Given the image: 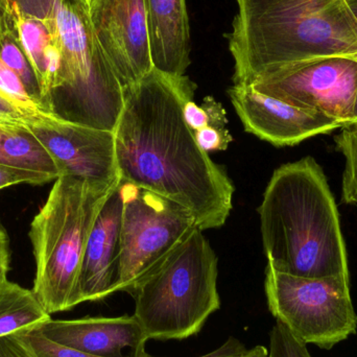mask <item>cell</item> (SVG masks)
I'll return each mask as SVG.
<instances>
[{"mask_svg": "<svg viewBox=\"0 0 357 357\" xmlns=\"http://www.w3.org/2000/svg\"><path fill=\"white\" fill-rule=\"evenodd\" d=\"M13 1L14 0H0V37L15 31Z\"/></svg>", "mask_w": 357, "mask_h": 357, "instance_id": "4316f807", "label": "cell"}, {"mask_svg": "<svg viewBox=\"0 0 357 357\" xmlns=\"http://www.w3.org/2000/svg\"><path fill=\"white\" fill-rule=\"evenodd\" d=\"M56 176L0 162V190L18 184L43 185L56 180Z\"/></svg>", "mask_w": 357, "mask_h": 357, "instance_id": "603a6c76", "label": "cell"}, {"mask_svg": "<svg viewBox=\"0 0 357 357\" xmlns=\"http://www.w3.org/2000/svg\"><path fill=\"white\" fill-rule=\"evenodd\" d=\"M195 89L187 75L154 67L125 90L115 152L121 181L184 206L204 231L224 226L234 186L185 123L183 108L195 98Z\"/></svg>", "mask_w": 357, "mask_h": 357, "instance_id": "6da1fadb", "label": "cell"}, {"mask_svg": "<svg viewBox=\"0 0 357 357\" xmlns=\"http://www.w3.org/2000/svg\"><path fill=\"white\" fill-rule=\"evenodd\" d=\"M0 125L43 126L37 119L23 110L3 92L0 91ZM45 127V126H44Z\"/></svg>", "mask_w": 357, "mask_h": 357, "instance_id": "cb8c5ba5", "label": "cell"}, {"mask_svg": "<svg viewBox=\"0 0 357 357\" xmlns=\"http://www.w3.org/2000/svg\"><path fill=\"white\" fill-rule=\"evenodd\" d=\"M258 212L268 266L306 278L350 276L337 204L312 157L274 172Z\"/></svg>", "mask_w": 357, "mask_h": 357, "instance_id": "7a4b0ae2", "label": "cell"}, {"mask_svg": "<svg viewBox=\"0 0 357 357\" xmlns=\"http://www.w3.org/2000/svg\"><path fill=\"white\" fill-rule=\"evenodd\" d=\"M75 1L79 2V4H82V6H83L84 8H85L86 10H88V8H89L90 2H91V0H75Z\"/></svg>", "mask_w": 357, "mask_h": 357, "instance_id": "1f68e13d", "label": "cell"}, {"mask_svg": "<svg viewBox=\"0 0 357 357\" xmlns=\"http://www.w3.org/2000/svg\"><path fill=\"white\" fill-rule=\"evenodd\" d=\"M119 183L61 176L33 218L29 230L36 261L33 291L50 316L81 304L79 274L88 239Z\"/></svg>", "mask_w": 357, "mask_h": 357, "instance_id": "277c9868", "label": "cell"}, {"mask_svg": "<svg viewBox=\"0 0 357 357\" xmlns=\"http://www.w3.org/2000/svg\"><path fill=\"white\" fill-rule=\"evenodd\" d=\"M264 289L271 314L307 345L331 350L356 333L350 276L306 278L268 264Z\"/></svg>", "mask_w": 357, "mask_h": 357, "instance_id": "52a82bcc", "label": "cell"}, {"mask_svg": "<svg viewBox=\"0 0 357 357\" xmlns=\"http://www.w3.org/2000/svg\"><path fill=\"white\" fill-rule=\"evenodd\" d=\"M52 320L33 289L6 280L0 283V337L23 335Z\"/></svg>", "mask_w": 357, "mask_h": 357, "instance_id": "2e32d148", "label": "cell"}, {"mask_svg": "<svg viewBox=\"0 0 357 357\" xmlns=\"http://www.w3.org/2000/svg\"><path fill=\"white\" fill-rule=\"evenodd\" d=\"M8 271H10V251H8V236L0 228V283L8 280Z\"/></svg>", "mask_w": 357, "mask_h": 357, "instance_id": "83f0119b", "label": "cell"}, {"mask_svg": "<svg viewBox=\"0 0 357 357\" xmlns=\"http://www.w3.org/2000/svg\"><path fill=\"white\" fill-rule=\"evenodd\" d=\"M0 162L61 177L56 161L29 125H0Z\"/></svg>", "mask_w": 357, "mask_h": 357, "instance_id": "e0dca14e", "label": "cell"}, {"mask_svg": "<svg viewBox=\"0 0 357 357\" xmlns=\"http://www.w3.org/2000/svg\"><path fill=\"white\" fill-rule=\"evenodd\" d=\"M218 274V257L197 228L130 294L146 337L169 341L199 333L220 308Z\"/></svg>", "mask_w": 357, "mask_h": 357, "instance_id": "5b68a950", "label": "cell"}, {"mask_svg": "<svg viewBox=\"0 0 357 357\" xmlns=\"http://www.w3.org/2000/svg\"><path fill=\"white\" fill-rule=\"evenodd\" d=\"M43 13L54 20L63 56L50 112L63 121L115 131L125 92L92 31L88 10L75 0H45Z\"/></svg>", "mask_w": 357, "mask_h": 357, "instance_id": "8992f818", "label": "cell"}, {"mask_svg": "<svg viewBox=\"0 0 357 357\" xmlns=\"http://www.w3.org/2000/svg\"><path fill=\"white\" fill-rule=\"evenodd\" d=\"M39 329L50 341L92 356L131 357L123 354L126 349H131L135 356L146 354L149 339L134 316L52 319Z\"/></svg>", "mask_w": 357, "mask_h": 357, "instance_id": "4fadbf2b", "label": "cell"}, {"mask_svg": "<svg viewBox=\"0 0 357 357\" xmlns=\"http://www.w3.org/2000/svg\"><path fill=\"white\" fill-rule=\"evenodd\" d=\"M29 128L56 161L61 176L110 185L121 182L114 131L66 121L50 127L29 125Z\"/></svg>", "mask_w": 357, "mask_h": 357, "instance_id": "7c38bea8", "label": "cell"}, {"mask_svg": "<svg viewBox=\"0 0 357 357\" xmlns=\"http://www.w3.org/2000/svg\"><path fill=\"white\" fill-rule=\"evenodd\" d=\"M357 123V88L356 92V98H354V108H352L351 119H350L349 125H356ZM348 125V126H349Z\"/></svg>", "mask_w": 357, "mask_h": 357, "instance_id": "f546056e", "label": "cell"}, {"mask_svg": "<svg viewBox=\"0 0 357 357\" xmlns=\"http://www.w3.org/2000/svg\"><path fill=\"white\" fill-rule=\"evenodd\" d=\"M13 15L17 40L33 68L40 87L43 77L44 54L47 46L58 37L54 20L46 13L27 12L17 0L13 1Z\"/></svg>", "mask_w": 357, "mask_h": 357, "instance_id": "ac0fdd59", "label": "cell"}, {"mask_svg": "<svg viewBox=\"0 0 357 357\" xmlns=\"http://www.w3.org/2000/svg\"><path fill=\"white\" fill-rule=\"evenodd\" d=\"M155 68L185 75L190 65V29L186 0H144Z\"/></svg>", "mask_w": 357, "mask_h": 357, "instance_id": "9a60e30c", "label": "cell"}, {"mask_svg": "<svg viewBox=\"0 0 357 357\" xmlns=\"http://www.w3.org/2000/svg\"><path fill=\"white\" fill-rule=\"evenodd\" d=\"M347 2L357 20V0H347Z\"/></svg>", "mask_w": 357, "mask_h": 357, "instance_id": "4dcf8cb0", "label": "cell"}, {"mask_svg": "<svg viewBox=\"0 0 357 357\" xmlns=\"http://www.w3.org/2000/svg\"><path fill=\"white\" fill-rule=\"evenodd\" d=\"M27 343L31 346L38 357H105L92 356V354H85V352L77 351V350L71 349V348L65 347L60 344L54 343L45 337L40 329H33V331H27L23 333ZM245 351V346L234 337H230L228 341L225 342L220 348L208 352L204 356L197 357H236L241 356ZM137 357V356H131ZM138 357H156L144 354Z\"/></svg>", "mask_w": 357, "mask_h": 357, "instance_id": "d6986e66", "label": "cell"}, {"mask_svg": "<svg viewBox=\"0 0 357 357\" xmlns=\"http://www.w3.org/2000/svg\"><path fill=\"white\" fill-rule=\"evenodd\" d=\"M88 18L123 92L152 71L144 0H91Z\"/></svg>", "mask_w": 357, "mask_h": 357, "instance_id": "30bf717a", "label": "cell"}, {"mask_svg": "<svg viewBox=\"0 0 357 357\" xmlns=\"http://www.w3.org/2000/svg\"><path fill=\"white\" fill-rule=\"evenodd\" d=\"M271 357H312L307 344L298 339L282 323L276 321L270 333Z\"/></svg>", "mask_w": 357, "mask_h": 357, "instance_id": "7402d4cb", "label": "cell"}, {"mask_svg": "<svg viewBox=\"0 0 357 357\" xmlns=\"http://www.w3.org/2000/svg\"><path fill=\"white\" fill-rule=\"evenodd\" d=\"M252 87L298 108L350 123L357 88V56L310 59L273 69Z\"/></svg>", "mask_w": 357, "mask_h": 357, "instance_id": "9c48e42d", "label": "cell"}, {"mask_svg": "<svg viewBox=\"0 0 357 357\" xmlns=\"http://www.w3.org/2000/svg\"><path fill=\"white\" fill-rule=\"evenodd\" d=\"M123 210V195L119 185L98 213L88 239L79 274L81 303L100 301L114 294Z\"/></svg>", "mask_w": 357, "mask_h": 357, "instance_id": "5bb4252c", "label": "cell"}, {"mask_svg": "<svg viewBox=\"0 0 357 357\" xmlns=\"http://www.w3.org/2000/svg\"><path fill=\"white\" fill-rule=\"evenodd\" d=\"M337 150L345 156L343 175V199L350 205H357V123L342 128L335 137Z\"/></svg>", "mask_w": 357, "mask_h": 357, "instance_id": "44dd1931", "label": "cell"}, {"mask_svg": "<svg viewBox=\"0 0 357 357\" xmlns=\"http://www.w3.org/2000/svg\"><path fill=\"white\" fill-rule=\"evenodd\" d=\"M228 36L233 83L310 59L357 56V20L347 0H236Z\"/></svg>", "mask_w": 357, "mask_h": 357, "instance_id": "3957f363", "label": "cell"}, {"mask_svg": "<svg viewBox=\"0 0 357 357\" xmlns=\"http://www.w3.org/2000/svg\"><path fill=\"white\" fill-rule=\"evenodd\" d=\"M236 357H270V352L264 346H256L250 350H245L243 354Z\"/></svg>", "mask_w": 357, "mask_h": 357, "instance_id": "f1b7e54d", "label": "cell"}, {"mask_svg": "<svg viewBox=\"0 0 357 357\" xmlns=\"http://www.w3.org/2000/svg\"><path fill=\"white\" fill-rule=\"evenodd\" d=\"M231 102L248 133L276 146H293L343 125L322 113L298 108L256 91L252 86L233 85Z\"/></svg>", "mask_w": 357, "mask_h": 357, "instance_id": "8fae6325", "label": "cell"}, {"mask_svg": "<svg viewBox=\"0 0 357 357\" xmlns=\"http://www.w3.org/2000/svg\"><path fill=\"white\" fill-rule=\"evenodd\" d=\"M195 140L202 150L206 153L214 151H226L229 144L232 142V136L228 130L214 129V128H204L199 131L193 132Z\"/></svg>", "mask_w": 357, "mask_h": 357, "instance_id": "d4e9b609", "label": "cell"}, {"mask_svg": "<svg viewBox=\"0 0 357 357\" xmlns=\"http://www.w3.org/2000/svg\"><path fill=\"white\" fill-rule=\"evenodd\" d=\"M271 357V356H270Z\"/></svg>", "mask_w": 357, "mask_h": 357, "instance_id": "d6a6232c", "label": "cell"}, {"mask_svg": "<svg viewBox=\"0 0 357 357\" xmlns=\"http://www.w3.org/2000/svg\"><path fill=\"white\" fill-rule=\"evenodd\" d=\"M0 357H38L23 335L0 337Z\"/></svg>", "mask_w": 357, "mask_h": 357, "instance_id": "484cf974", "label": "cell"}, {"mask_svg": "<svg viewBox=\"0 0 357 357\" xmlns=\"http://www.w3.org/2000/svg\"><path fill=\"white\" fill-rule=\"evenodd\" d=\"M119 189L123 210L114 293L131 294L199 227L190 210L167 197L121 180Z\"/></svg>", "mask_w": 357, "mask_h": 357, "instance_id": "ba28073f", "label": "cell"}, {"mask_svg": "<svg viewBox=\"0 0 357 357\" xmlns=\"http://www.w3.org/2000/svg\"><path fill=\"white\" fill-rule=\"evenodd\" d=\"M0 60L18 75L29 96L41 102L37 79L22 48L19 45L16 31H10L0 37Z\"/></svg>", "mask_w": 357, "mask_h": 357, "instance_id": "ffe728a7", "label": "cell"}]
</instances>
